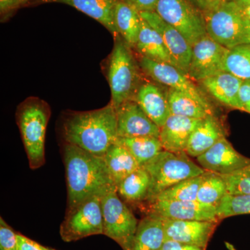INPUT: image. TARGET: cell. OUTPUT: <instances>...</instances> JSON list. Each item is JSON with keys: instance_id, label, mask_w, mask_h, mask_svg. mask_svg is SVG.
Returning <instances> with one entry per match:
<instances>
[{"instance_id": "1", "label": "cell", "mask_w": 250, "mask_h": 250, "mask_svg": "<svg viewBox=\"0 0 250 250\" xmlns=\"http://www.w3.org/2000/svg\"><path fill=\"white\" fill-rule=\"evenodd\" d=\"M67 190V209L95 196L118 191L103 156L65 143L62 149Z\"/></svg>"}, {"instance_id": "2", "label": "cell", "mask_w": 250, "mask_h": 250, "mask_svg": "<svg viewBox=\"0 0 250 250\" xmlns=\"http://www.w3.org/2000/svg\"><path fill=\"white\" fill-rule=\"evenodd\" d=\"M65 143L104 156L118 138L116 110L110 103L93 111L76 112L63 123Z\"/></svg>"}, {"instance_id": "3", "label": "cell", "mask_w": 250, "mask_h": 250, "mask_svg": "<svg viewBox=\"0 0 250 250\" xmlns=\"http://www.w3.org/2000/svg\"><path fill=\"white\" fill-rule=\"evenodd\" d=\"M50 115L47 103L36 98L27 99L16 112L29 167L32 170L42 167L45 162V134Z\"/></svg>"}, {"instance_id": "4", "label": "cell", "mask_w": 250, "mask_h": 250, "mask_svg": "<svg viewBox=\"0 0 250 250\" xmlns=\"http://www.w3.org/2000/svg\"><path fill=\"white\" fill-rule=\"evenodd\" d=\"M143 167L150 177L146 200L149 203L168 188L206 172L197 163L192 161L187 152L174 153L164 149Z\"/></svg>"}, {"instance_id": "5", "label": "cell", "mask_w": 250, "mask_h": 250, "mask_svg": "<svg viewBox=\"0 0 250 250\" xmlns=\"http://www.w3.org/2000/svg\"><path fill=\"white\" fill-rule=\"evenodd\" d=\"M107 73L111 92V103L116 109L126 102L134 100L141 85L137 62L131 47L120 36L115 38Z\"/></svg>"}, {"instance_id": "6", "label": "cell", "mask_w": 250, "mask_h": 250, "mask_svg": "<svg viewBox=\"0 0 250 250\" xmlns=\"http://www.w3.org/2000/svg\"><path fill=\"white\" fill-rule=\"evenodd\" d=\"M204 16L207 35L220 45L230 49L250 43V21L234 1H223Z\"/></svg>"}, {"instance_id": "7", "label": "cell", "mask_w": 250, "mask_h": 250, "mask_svg": "<svg viewBox=\"0 0 250 250\" xmlns=\"http://www.w3.org/2000/svg\"><path fill=\"white\" fill-rule=\"evenodd\" d=\"M101 205L103 235L116 241L123 250H130L139 222L118 191L101 197Z\"/></svg>"}, {"instance_id": "8", "label": "cell", "mask_w": 250, "mask_h": 250, "mask_svg": "<svg viewBox=\"0 0 250 250\" xmlns=\"http://www.w3.org/2000/svg\"><path fill=\"white\" fill-rule=\"evenodd\" d=\"M59 233L67 243L103 234L101 197H90L67 209Z\"/></svg>"}, {"instance_id": "9", "label": "cell", "mask_w": 250, "mask_h": 250, "mask_svg": "<svg viewBox=\"0 0 250 250\" xmlns=\"http://www.w3.org/2000/svg\"><path fill=\"white\" fill-rule=\"evenodd\" d=\"M155 12L192 46L207 35L204 13L188 0H159Z\"/></svg>"}, {"instance_id": "10", "label": "cell", "mask_w": 250, "mask_h": 250, "mask_svg": "<svg viewBox=\"0 0 250 250\" xmlns=\"http://www.w3.org/2000/svg\"><path fill=\"white\" fill-rule=\"evenodd\" d=\"M228 49L220 45L208 35L192 46L189 78L200 82L224 71L223 64Z\"/></svg>"}, {"instance_id": "11", "label": "cell", "mask_w": 250, "mask_h": 250, "mask_svg": "<svg viewBox=\"0 0 250 250\" xmlns=\"http://www.w3.org/2000/svg\"><path fill=\"white\" fill-rule=\"evenodd\" d=\"M140 15L160 34L174 66L188 76L191 61L192 45L177 29L165 22L155 11L141 12Z\"/></svg>"}, {"instance_id": "12", "label": "cell", "mask_w": 250, "mask_h": 250, "mask_svg": "<svg viewBox=\"0 0 250 250\" xmlns=\"http://www.w3.org/2000/svg\"><path fill=\"white\" fill-rule=\"evenodd\" d=\"M196 161L205 171L220 175L233 173L250 164V159L237 152L226 137L197 157Z\"/></svg>"}, {"instance_id": "13", "label": "cell", "mask_w": 250, "mask_h": 250, "mask_svg": "<svg viewBox=\"0 0 250 250\" xmlns=\"http://www.w3.org/2000/svg\"><path fill=\"white\" fill-rule=\"evenodd\" d=\"M163 218L165 241H172L206 249L217 222Z\"/></svg>"}, {"instance_id": "14", "label": "cell", "mask_w": 250, "mask_h": 250, "mask_svg": "<svg viewBox=\"0 0 250 250\" xmlns=\"http://www.w3.org/2000/svg\"><path fill=\"white\" fill-rule=\"evenodd\" d=\"M148 213L164 218L202 221H220L216 207L195 201L156 200L149 203Z\"/></svg>"}, {"instance_id": "15", "label": "cell", "mask_w": 250, "mask_h": 250, "mask_svg": "<svg viewBox=\"0 0 250 250\" xmlns=\"http://www.w3.org/2000/svg\"><path fill=\"white\" fill-rule=\"evenodd\" d=\"M116 110L118 137L159 138L160 128L147 116L134 100L126 102Z\"/></svg>"}, {"instance_id": "16", "label": "cell", "mask_w": 250, "mask_h": 250, "mask_svg": "<svg viewBox=\"0 0 250 250\" xmlns=\"http://www.w3.org/2000/svg\"><path fill=\"white\" fill-rule=\"evenodd\" d=\"M139 65L147 76L158 83L198 98H206L201 90L192 82L193 81L172 64L156 62L141 56Z\"/></svg>"}, {"instance_id": "17", "label": "cell", "mask_w": 250, "mask_h": 250, "mask_svg": "<svg viewBox=\"0 0 250 250\" xmlns=\"http://www.w3.org/2000/svg\"><path fill=\"white\" fill-rule=\"evenodd\" d=\"M202 120L170 115L160 128L159 139L164 150L186 152L190 136Z\"/></svg>"}, {"instance_id": "18", "label": "cell", "mask_w": 250, "mask_h": 250, "mask_svg": "<svg viewBox=\"0 0 250 250\" xmlns=\"http://www.w3.org/2000/svg\"><path fill=\"white\" fill-rule=\"evenodd\" d=\"M243 80L229 72L223 71L200 82L203 89L222 104L243 111L240 89Z\"/></svg>"}, {"instance_id": "19", "label": "cell", "mask_w": 250, "mask_h": 250, "mask_svg": "<svg viewBox=\"0 0 250 250\" xmlns=\"http://www.w3.org/2000/svg\"><path fill=\"white\" fill-rule=\"evenodd\" d=\"M147 116L159 128L165 124L171 115L167 93H164L160 87L151 82L141 83L134 98Z\"/></svg>"}, {"instance_id": "20", "label": "cell", "mask_w": 250, "mask_h": 250, "mask_svg": "<svg viewBox=\"0 0 250 250\" xmlns=\"http://www.w3.org/2000/svg\"><path fill=\"white\" fill-rule=\"evenodd\" d=\"M118 0H38L41 3H59L72 6L93 18L106 28L115 38L119 36L115 24V8Z\"/></svg>"}, {"instance_id": "21", "label": "cell", "mask_w": 250, "mask_h": 250, "mask_svg": "<svg viewBox=\"0 0 250 250\" xmlns=\"http://www.w3.org/2000/svg\"><path fill=\"white\" fill-rule=\"evenodd\" d=\"M225 137L226 132L221 121L215 115L207 117L192 132L186 152L190 157H198Z\"/></svg>"}, {"instance_id": "22", "label": "cell", "mask_w": 250, "mask_h": 250, "mask_svg": "<svg viewBox=\"0 0 250 250\" xmlns=\"http://www.w3.org/2000/svg\"><path fill=\"white\" fill-rule=\"evenodd\" d=\"M167 95L171 115L200 120L215 115L213 108L207 98H198L172 88H169Z\"/></svg>"}, {"instance_id": "23", "label": "cell", "mask_w": 250, "mask_h": 250, "mask_svg": "<svg viewBox=\"0 0 250 250\" xmlns=\"http://www.w3.org/2000/svg\"><path fill=\"white\" fill-rule=\"evenodd\" d=\"M164 242L163 218L147 213L139 221L130 250H161Z\"/></svg>"}, {"instance_id": "24", "label": "cell", "mask_w": 250, "mask_h": 250, "mask_svg": "<svg viewBox=\"0 0 250 250\" xmlns=\"http://www.w3.org/2000/svg\"><path fill=\"white\" fill-rule=\"evenodd\" d=\"M135 48L142 57L174 65L160 34L143 18L139 39Z\"/></svg>"}, {"instance_id": "25", "label": "cell", "mask_w": 250, "mask_h": 250, "mask_svg": "<svg viewBox=\"0 0 250 250\" xmlns=\"http://www.w3.org/2000/svg\"><path fill=\"white\" fill-rule=\"evenodd\" d=\"M114 21L120 36L130 47H136L142 21L139 11L125 1L118 0L115 8Z\"/></svg>"}, {"instance_id": "26", "label": "cell", "mask_w": 250, "mask_h": 250, "mask_svg": "<svg viewBox=\"0 0 250 250\" xmlns=\"http://www.w3.org/2000/svg\"><path fill=\"white\" fill-rule=\"evenodd\" d=\"M103 157L117 188L122 181L141 167L128 149L118 143L112 145Z\"/></svg>"}, {"instance_id": "27", "label": "cell", "mask_w": 250, "mask_h": 250, "mask_svg": "<svg viewBox=\"0 0 250 250\" xmlns=\"http://www.w3.org/2000/svg\"><path fill=\"white\" fill-rule=\"evenodd\" d=\"M116 143L126 148L140 166H144L164 150L160 139L154 136L118 137Z\"/></svg>"}, {"instance_id": "28", "label": "cell", "mask_w": 250, "mask_h": 250, "mask_svg": "<svg viewBox=\"0 0 250 250\" xmlns=\"http://www.w3.org/2000/svg\"><path fill=\"white\" fill-rule=\"evenodd\" d=\"M150 186V177L147 171L141 166L130 174L118 187V193L129 202L146 201Z\"/></svg>"}, {"instance_id": "29", "label": "cell", "mask_w": 250, "mask_h": 250, "mask_svg": "<svg viewBox=\"0 0 250 250\" xmlns=\"http://www.w3.org/2000/svg\"><path fill=\"white\" fill-rule=\"evenodd\" d=\"M227 195L228 188L223 177L214 172L206 171L197 192V201L217 208Z\"/></svg>"}, {"instance_id": "30", "label": "cell", "mask_w": 250, "mask_h": 250, "mask_svg": "<svg viewBox=\"0 0 250 250\" xmlns=\"http://www.w3.org/2000/svg\"><path fill=\"white\" fill-rule=\"evenodd\" d=\"M223 70L243 81H250V43L241 44L228 49Z\"/></svg>"}, {"instance_id": "31", "label": "cell", "mask_w": 250, "mask_h": 250, "mask_svg": "<svg viewBox=\"0 0 250 250\" xmlns=\"http://www.w3.org/2000/svg\"><path fill=\"white\" fill-rule=\"evenodd\" d=\"M204 174H202L197 177L182 181L161 192L152 202L156 200L195 201Z\"/></svg>"}, {"instance_id": "32", "label": "cell", "mask_w": 250, "mask_h": 250, "mask_svg": "<svg viewBox=\"0 0 250 250\" xmlns=\"http://www.w3.org/2000/svg\"><path fill=\"white\" fill-rule=\"evenodd\" d=\"M219 220L235 215L250 214V195H226L216 208Z\"/></svg>"}, {"instance_id": "33", "label": "cell", "mask_w": 250, "mask_h": 250, "mask_svg": "<svg viewBox=\"0 0 250 250\" xmlns=\"http://www.w3.org/2000/svg\"><path fill=\"white\" fill-rule=\"evenodd\" d=\"M221 176L229 195H250V164L233 173Z\"/></svg>"}, {"instance_id": "34", "label": "cell", "mask_w": 250, "mask_h": 250, "mask_svg": "<svg viewBox=\"0 0 250 250\" xmlns=\"http://www.w3.org/2000/svg\"><path fill=\"white\" fill-rule=\"evenodd\" d=\"M0 250H18L17 233L0 218Z\"/></svg>"}, {"instance_id": "35", "label": "cell", "mask_w": 250, "mask_h": 250, "mask_svg": "<svg viewBox=\"0 0 250 250\" xmlns=\"http://www.w3.org/2000/svg\"><path fill=\"white\" fill-rule=\"evenodd\" d=\"M31 2L36 4V0H0V14L1 18L8 17L16 10L31 4Z\"/></svg>"}, {"instance_id": "36", "label": "cell", "mask_w": 250, "mask_h": 250, "mask_svg": "<svg viewBox=\"0 0 250 250\" xmlns=\"http://www.w3.org/2000/svg\"><path fill=\"white\" fill-rule=\"evenodd\" d=\"M125 3L141 12H154L156 11L159 0H122Z\"/></svg>"}, {"instance_id": "37", "label": "cell", "mask_w": 250, "mask_h": 250, "mask_svg": "<svg viewBox=\"0 0 250 250\" xmlns=\"http://www.w3.org/2000/svg\"><path fill=\"white\" fill-rule=\"evenodd\" d=\"M18 250H47L48 248L41 246L30 238L17 233Z\"/></svg>"}, {"instance_id": "38", "label": "cell", "mask_w": 250, "mask_h": 250, "mask_svg": "<svg viewBox=\"0 0 250 250\" xmlns=\"http://www.w3.org/2000/svg\"><path fill=\"white\" fill-rule=\"evenodd\" d=\"M240 100L243 111L250 113V81H243L240 89Z\"/></svg>"}, {"instance_id": "39", "label": "cell", "mask_w": 250, "mask_h": 250, "mask_svg": "<svg viewBox=\"0 0 250 250\" xmlns=\"http://www.w3.org/2000/svg\"><path fill=\"white\" fill-rule=\"evenodd\" d=\"M161 250H205L200 247L185 244L179 242L166 241L164 242Z\"/></svg>"}, {"instance_id": "40", "label": "cell", "mask_w": 250, "mask_h": 250, "mask_svg": "<svg viewBox=\"0 0 250 250\" xmlns=\"http://www.w3.org/2000/svg\"><path fill=\"white\" fill-rule=\"evenodd\" d=\"M188 1H190L193 6L203 13L208 11L207 0H188Z\"/></svg>"}, {"instance_id": "41", "label": "cell", "mask_w": 250, "mask_h": 250, "mask_svg": "<svg viewBox=\"0 0 250 250\" xmlns=\"http://www.w3.org/2000/svg\"><path fill=\"white\" fill-rule=\"evenodd\" d=\"M222 2H223V0H207L208 11L214 9L215 8L218 7ZM206 12H207V11H206Z\"/></svg>"}, {"instance_id": "42", "label": "cell", "mask_w": 250, "mask_h": 250, "mask_svg": "<svg viewBox=\"0 0 250 250\" xmlns=\"http://www.w3.org/2000/svg\"><path fill=\"white\" fill-rule=\"evenodd\" d=\"M234 1L241 9H244L250 6V0H234Z\"/></svg>"}, {"instance_id": "43", "label": "cell", "mask_w": 250, "mask_h": 250, "mask_svg": "<svg viewBox=\"0 0 250 250\" xmlns=\"http://www.w3.org/2000/svg\"><path fill=\"white\" fill-rule=\"evenodd\" d=\"M242 9H243L245 16H246V18L250 21V6Z\"/></svg>"}, {"instance_id": "44", "label": "cell", "mask_w": 250, "mask_h": 250, "mask_svg": "<svg viewBox=\"0 0 250 250\" xmlns=\"http://www.w3.org/2000/svg\"><path fill=\"white\" fill-rule=\"evenodd\" d=\"M225 246H226V248H228L229 250H238L232 244L228 243V242H225Z\"/></svg>"}, {"instance_id": "45", "label": "cell", "mask_w": 250, "mask_h": 250, "mask_svg": "<svg viewBox=\"0 0 250 250\" xmlns=\"http://www.w3.org/2000/svg\"><path fill=\"white\" fill-rule=\"evenodd\" d=\"M234 1V0H223V1Z\"/></svg>"}, {"instance_id": "46", "label": "cell", "mask_w": 250, "mask_h": 250, "mask_svg": "<svg viewBox=\"0 0 250 250\" xmlns=\"http://www.w3.org/2000/svg\"><path fill=\"white\" fill-rule=\"evenodd\" d=\"M51 250V249H49V248H48V250Z\"/></svg>"}, {"instance_id": "47", "label": "cell", "mask_w": 250, "mask_h": 250, "mask_svg": "<svg viewBox=\"0 0 250 250\" xmlns=\"http://www.w3.org/2000/svg\"></svg>"}]
</instances>
